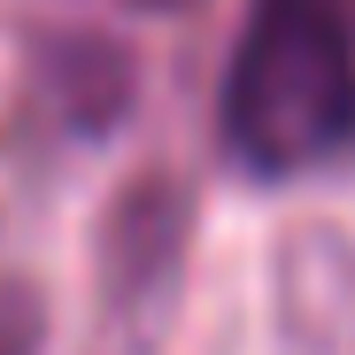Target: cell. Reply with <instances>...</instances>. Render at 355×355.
<instances>
[{
    "label": "cell",
    "mask_w": 355,
    "mask_h": 355,
    "mask_svg": "<svg viewBox=\"0 0 355 355\" xmlns=\"http://www.w3.org/2000/svg\"><path fill=\"white\" fill-rule=\"evenodd\" d=\"M224 147L255 178H302L355 147V0H248L224 70Z\"/></svg>",
    "instance_id": "1"
}]
</instances>
